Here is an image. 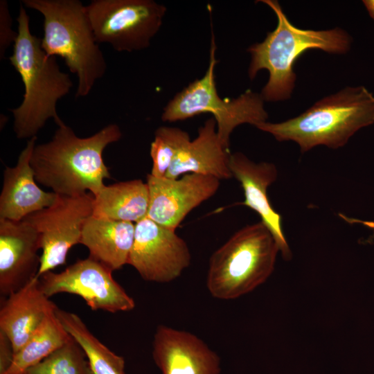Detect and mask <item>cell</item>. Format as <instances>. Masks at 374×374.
I'll return each instance as SVG.
<instances>
[{"mask_svg":"<svg viewBox=\"0 0 374 374\" xmlns=\"http://www.w3.org/2000/svg\"><path fill=\"white\" fill-rule=\"evenodd\" d=\"M121 136L114 123L84 138L64 123L49 141L35 146L30 161L35 179L57 195L73 196L89 191L94 196L105 186L104 179L111 177L103 151Z\"/></svg>","mask_w":374,"mask_h":374,"instance_id":"6da1fadb","label":"cell"},{"mask_svg":"<svg viewBox=\"0 0 374 374\" xmlns=\"http://www.w3.org/2000/svg\"><path fill=\"white\" fill-rule=\"evenodd\" d=\"M17 21V37L9 60L21 78L24 93L21 103L10 110L16 136L30 139L50 118L58 127L64 123L57 112V103L70 92L73 82L60 70L56 57L43 50L41 39L31 33L29 16L22 5Z\"/></svg>","mask_w":374,"mask_h":374,"instance_id":"7a4b0ae2","label":"cell"},{"mask_svg":"<svg viewBox=\"0 0 374 374\" xmlns=\"http://www.w3.org/2000/svg\"><path fill=\"white\" fill-rule=\"evenodd\" d=\"M260 1L274 12L278 23L262 42L247 48L251 55L248 75L253 80L259 71H268L269 79L262 89V98L269 102L285 100L291 97L294 88V66L301 55L310 49L344 54L349 51L352 39L337 27L322 30L298 28L290 21L278 1Z\"/></svg>","mask_w":374,"mask_h":374,"instance_id":"3957f363","label":"cell"},{"mask_svg":"<svg viewBox=\"0 0 374 374\" xmlns=\"http://www.w3.org/2000/svg\"><path fill=\"white\" fill-rule=\"evenodd\" d=\"M374 123V95L364 86L347 87L324 97L296 117L256 127L278 141H293L301 152L345 145L359 129Z\"/></svg>","mask_w":374,"mask_h":374,"instance_id":"277c9868","label":"cell"},{"mask_svg":"<svg viewBox=\"0 0 374 374\" xmlns=\"http://www.w3.org/2000/svg\"><path fill=\"white\" fill-rule=\"evenodd\" d=\"M28 8L44 17L41 45L45 53L58 56L76 74L75 97H85L107 69L104 55L91 28L86 6L78 0H23Z\"/></svg>","mask_w":374,"mask_h":374,"instance_id":"5b68a950","label":"cell"},{"mask_svg":"<svg viewBox=\"0 0 374 374\" xmlns=\"http://www.w3.org/2000/svg\"><path fill=\"white\" fill-rule=\"evenodd\" d=\"M278 251L276 240L261 221L245 226L210 257L208 290L222 300L253 291L272 274Z\"/></svg>","mask_w":374,"mask_h":374,"instance_id":"8992f818","label":"cell"},{"mask_svg":"<svg viewBox=\"0 0 374 374\" xmlns=\"http://www.w3.org/2000/svg\"><path fill=\"white\" fill-rule=\"evenodd\" d=\"M216 45L212 32L209 63L204 76L190 82L177 93L163 108L164 122L184 121L201 114L213 116L217 135L229 148L230 136L235 128L242 124L257 127L267 122L268 114L260 93L250 89L234 98H222L217 93L215 69Z\"/></svg>","mask_w":374,"mask_h":374,"instance_id":"52a82bcc","label":"cell"},{"mask_svg":"<svg viewBox=\"0 0 374 374\" xmlns=\"http://www.w3.org/2000/svg\"><path fill=\"white\" fill-rule=\"evenodd\" d=\"M85 6L97 42L118 52L148 48L167 10L153 0H93Z\"/></svg>","mask_w":374,"mask_h":374,"instance_id":"ba28073f","label":"cell"},{"mask_svg":"<svg viewBox=\"0 0 374 374\" xmlns=\"http://www.w3.org/2000/svg\"><path fill=\"white\" fill-rule=\"evenodd\" d=\"M93 199L90 193L57 195L51 206L24 218L39 236L42 255L37 277L66 263L69 250L80 243L84 223L93 214Z\"/></svg>","mask_w":374,"mask_h":374,"instance_id":"9c48e42d","label":"cell"},{"mask_svg":"<svg viewBox=\"0 0 374 374\" xmlns=\"http://www.w3.org/2000/svg\"><path fill=\"white\" fill-rule=\"evenodd\" d=\"M112 272L89 256L59 273H45L39 277V282L49 298L62 293L71 294L81 297L92 310L110 313L132 310L135 308L134 299L113 278Z\"/></svg>","mask_w":374,"mask_h":374,"instance_id":"30bf717a","label":"cell"},{"mask_svg":"<svg viewBox=\"0 0 374 374\" xmlns=\"http://www.w3.org/2000/svg\"><path fill=\"white\" fill-rule=\"evenodd\" d=\"M190 260L186 242L175 231L163 227L147 217L135 224L128 265L145 280L171 282L190 265Z\"/></svg>","mask_w":374,"mask_h":374,"instance_id":"8fae6325","label":"cell"},{"mask_svg":"<svg viewBox=\"0 0 374 374\" xmlns=\"http://www.w3.org/2000/svg\"><path fill=\"white\" fill-rule=\"evenodd\" d=\"M146 183L149 189L147 217L175 231L192 210L216 193L220 180L193 173L177 179L159 178L148 174Z\"/></svg>","mask_w":374,"mask_h":374,"instance_id":"7c38bea8","label":"cell"},{"mask_svg":"<svg viewBox=\"0 0 374 374\" xmlns=\"http://www.w3.org/2000/svg\"><path fill=\"white\" fill-rule=\"evenodd\" d=\"M39 233L25 219L0 218V294L8 296L37 276Z\"/></svg>","mask_w":374,"mask_h":374,"instance_id":"4fadbf2b","label":"cell"},{"mask_svg":"<svg viewBox=\"0 0 374 374\" xmlns=\"http://www.w3.org/2000/svg\"><path fill=\"white\" fill-rule=\"evenodd\" d=\"M152 355L161 374H220L219 355L187 331L159 325L153 336Z\"/></svg>","mask_w":374,"mask_h":374,"instance_id":"5bb4252c","label":"cell"},{"mask_svg":"<svg viewBox=\"0 0 374 374\" xmlns=\"http://www.w3.org/2000/svg\"><path fill=\"white\" fill-rule=\"evenodd\" d=\"M229 167L244 191V200L240 204L259 215L276 240L283 258L290 260L292 253L283 233L282 217L271 206L267 194L268 187L277 179L276 166L269 162H253L237 152L231 154Z\"/></svg>","mask_w":374,"mask_h":374,"instance_id":"9a60e30c","label":"cell"},{"mask_svg":"<svg viewBox=\"0 0 374 374\" xmlns=\"http://www.w3.org/2000/svg\"><path fill=\"white\" fill-rule=\"evenodd\" d=\"M37 136L30 139L14 167L3 171L0 195V218L21 221L29 215L51 206L57 195L46 192L37 184L30 158Z\"/></svg>","mask_w":374,"mask_h":374,"instance_id":"2e32d148","label":"cell"},{"mask_svg":"<svg viewBox=\"0 0 374 374\" xmlns=\"http://www.w3.org/2000/svg\"><path fill=\"white\" fill-rule=\"evenodd\" d=\"M57 307L42 291L37 276L7 296L0 308V331L11 341L15 354Z\"/></svg>","mask_w":374,"mask_h":374,"instance_id":"e0dca14e","label":"cell"},{"mask_svg":"<svg viewBox=\"0 0 374 374\" xmlns=\"http://www.w3.org/2000/svg\"><path fill=\"white\" fill-rule=\"evenodd\" d=\"M231 152L220 141L213 118L206 120L197 136L178 153L166 175L177 179L188 173L211 176L221 179L233 177L229 167Z\"/></svg>","mask_w":374,"mask_h":374,"instance_id":"ac0fdd59","label":"cell"},{"mask_svg":"<svg viewBox=\"0 0 374 374\" xmlns=\"http://www.w3.org/2000/svg\"><path fill=\"white\" fill-rule=\"evenodd\" d=\"M135 224L90 216L82 229L80 244L89 256L112 271L128 264L133 246Z\"/></svg>","mask_w":374,"mask_h":374,"instance_id":"d6986e66","label":"cell"},{"mask_svg":"<svg viewBox=\"0 0 374 374\" xmlns=\"http://www.w3.org/2000/svg\"><path fill=\"white\" fill-rule=\"evenodd\" d=\"M93 197L94 217L134 224L147 217L149 189L141 179L105 185Z\"/></svg>","mask_w":374,"mask_h":374,"instance_id":"ffe728a7","label":"cell"},{"mask_svg":"<svg viewBox=\"0 0 374 374\" xmlns=\"http://www.w3.org/2000/svg\"><path fill=\"white\" fill-rule=\"evenodd\" d=\"M55 314L66 330L84 350L93 374H125V359L101 342L80 316L58 307Z\"/></svg>","mask_w":374,"mask_h":374,"instance_id":"44dd1931","label":"cell"},{"mask_svg":"<svg viewBox=\"0 0 374 374\" xmlns=\"http://www.w3.org/2000/svg\"><path fill=\"white\" fill-rule=\"evenodd\" d=\"M71 337L57 318L55 310L52 311L15 354L10 366L2 374H25L27 370L40 362Z\"/></svg>","mask_w":374,"mask_h":374,"instance_id":"7402d4cb","label":"cell"},{"mask_svg":"<svg viewBox=\"0 0 374 374\" xmlns=\"http://www.w3.org/2000/svg\"><path fill=\"white\" fill-rule=\"evenodd\" d=\"M25 374H93L86 354L71 337Z\"/></svg>","mask_w":374,"mask_h":374,"instance_id":"603a6c76","label":"cell"},{"mask_svg":"<svg viewBox=\"0 0 374 374\" xmlns=\"http://www.w3.org/2000/svg\"><path fill=\"white\" fill-rule=\"evenodd\" d=\"M190 141L188 133L180 128L159 127L150 145V154L152 161L150 175L159 178L166 177L175 157Z\"/></svg>","mask_w":374,"mask_h":374,"instance_id":"cb8c5ba5","label":"cell"},{"mask_svg":"<svg viewBox=\"0 0 374 374\" xmlns=\"http://www.w3.org/2000/svg\"><path fill=\"white\" fill-rule=\"evenodd\" d=\"M17 37V31L12 29V18L8 3L6 0L0 1V58L4 57L6 50L14 44Z\"/></svg>","mask_w":374,"mask_h":374,"instance_id":"d4e9b609","label":"cell"},{"mask_svg":"<svg viewBox=\"0 0 374 374\" xmlns=\"http://www.w3.org/2000/svg\"><path fill=\"white\" fill-rule=\"evenodd\" d=\"M15 353L12 344L8 337L0 331V374L10 366Z\"/></svg>","mask_w":374,"mask_h":374,"instance_id":"484cf974","label":"cell"},{"mask_svg":"<svg viewBox=\"0 0 374 374\" xmlns=\"http://www.w3.org/2000/svg\"><path fill=\"white\" fill-rule=\"evenodd\" d=\"M362 2L370 17L374 20V0H364Z\"/></svg>","mask_w":374,"mask_h":374,"instance_id":"4316f807","label":"cell"}]
</instances>
